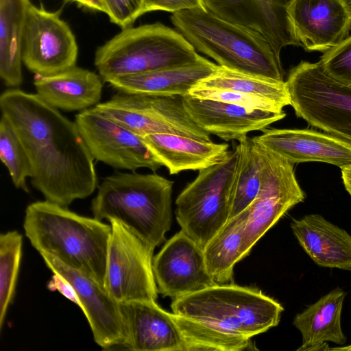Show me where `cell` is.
Returning <instances> with one entry per match:
<instances>
[{
  "label": "cell",
  "instance_id": "6da1fadb",
  "mask_svg": "<svg viewBox=\"0 0 351 351\" xmlns=\"http://www.w3.org/2000/svg\"><path fill=\"white\" fill-rule=\"evenodd\" d=\"M0 108L28 154L31 184L45 200L67 207L95 191V159L75 121L38 94L19 88L2 93Z\"/></svg>",
  "mask_w": 351,
  "mask_h": 351
},
{
  "label": "cell",
  "instance_id": "7a4b0ae2",
  "mask_svg": "<svg viewBox=\"0 0 351 351\" xmlns=\"http://www.w3.org/2000/svg\"><path fill=\"white\" fill-rule=\"evenodd\" d=\"M25 236L40 254H49L104 286L111 225L45 201L29 204Z\"/></svg>",
  "mask_w": 351,
  "mask_h": 351
},
{
  "label": "cell",
  "instance_id": "3957f363",
  "mask_svg": "<svg viewBox=\"0 0 351 351\" xmlns=\"http://www.w3.org/2000/svg\"><path fill=\"white\" fill-rule=\"evenodd\" d=\"M173 184L156 173H116L99 186L93 216L120 221L154 250L171 228Z\"/></svg>",
  "mask_w": 351,
  "mask_h": 351
},
{
  "label": "cell",
  "instance_id": "277c9868",
  "mask_svg": "<svg viewBox=\"0 0 351 351\" xmlns=\"http://www.w3.org/2000/svg\"><path fill=\"white\" fill-rule=\"evenodd\" d=\"M171 22L194 49L218 65L285 81L280 58L258 32L222 19L205 8L173 13Z\"/></svg>",
  "mask_w": 351,
  "mask_h": 351
},
{
  "label": "cell",
  "instance_id": "5b68a950",
  "mask_svg": "<svg viewBox=\"0 0 351 351\" xmlns=\"http://www.w3.org/2000/svg\"><path fill=\"white\" fill-rule=\"evenodd\" d=\"M178 32L161 23L129 27L99 47L94 64L105 82L204 60Z\"/></svg>",
  "mask_w": 351,
  "mask_h": 351
},
{
  "label": "cell",
  "instance_id": "8992f818",
  "mask_svg": "<svg viewBox=\"0 0 351 351\" xmlns=\"http://www.w3.org/2000/svg\"><path fill=\"white\" fill-rule=\"evenodd\" d=\"M174 314L249 338L276 326L284 311L276 300L255 287L215 285L171 304Z\"/></svg>",
  "mask_w": 351,
  "mask_h": 351
},
{
  "label": "cell",
  "instance_id": "52a82bcc",
  "mask_svg": "<svg viewBox=\"0 0 351 351\" xmlns=\"http://www.w3.org/2000/svg\"><path fill=\"white\" fill-rule=\"evenodd\" d=\"M298 117L351 143V86L328 76L319 62L301 61L286 81Z\"/></svg>",
  "mask_w": 351,
  "mask_h": 351
},
{
  "label": "cell",
  "instance_id": "ba28073f",
  "mask_svg": "<svg viewBox=\"0 0 351 351\" xmlns=\"http://www.w3.org/2000/svg\"><path fill=\"white\" fill-rule=\"evenodd\" d=\"M237 158L236 146L222 162L199 170L176 198V218L181 230L203 250L229 220Z\"/></svg>",
  "mask_w": 351,
  "mask_h": 351
},
{
  "label": "cell",
  "instance_id": "9c48e42d",
  "mask_svg": "<svg viewBox=\"0 0 351 351\" xmlns=\"http://www.w3.org/2000/svg\"><path fill=\"white\" fill-rule=\"evenodd\" d=\"M93 108L141 137L173 134L210 141V134L199 127L187 112L183 95L117 91Z\"/></svg>",
  "mask_w": 351,
  "mask_h": 351
},
{
  "label": "cell",
  "instance_id": "30bf717a",
  "mask_svg": "<svg viewBox=\"0 0 351 351\" xmlns=\"http://www.w3.org/2000/svg\"><path fill=\"white\" fill-rule=\"evenodd\" d=\"M104 287L119 303L156 301L158 290L153 271L154 249L116 219L109 221Z\"/></svg>",
  "mask_w": 351,
  "mask_h": 351
},
{
  "label": "cell",
  "instance_id": "8fae6325",
  "mask_svg": "<svg viewBox=\"0 0 351 351\" xmlns=\"http://www.w3.org/2000/svg\"><path fill=\"white\" fill-rule=\"evenodd\" d=\"M256 144L261 160V184L256 197L246 208L244 258L289 210L306 197L296 179L294 164L263 145Z\"/></svg>",
  "mask_w": 351,
  "mask_h": 351
},
{
  "label": "cell",
  "instance_id": "7c38bea8",
  "mask_svg": "<svg viewBox=\"0 0 351 351\" xmlns=\"http://www.w3.org/2000/svg\"><path fill=\"white\" fill-rule=\"evenodd\" d=\"M61 10L51 12L29 3L24 22L22 60L35 75H52L76 66L78 46Z\"/></svg>",
  "mask_w": 351,
  "mask_h": 351
},
{
  "label": "cell",
  "instance_id": "4fadbf2b",
  "mask_svg": "<svg viewBox=\"0 0 351 351\" xmlns=\"http://www.w3.org/2000/svg\"><path fill=\"white\" fill-rule=\"evenodd\" d=\"M75 122L93 158L114 169L135 171L160 169L161 162L143 137L107 118L93 108L82 110Z\"/></svg>",
  "mask_w": 351,
  "mask_h": 351
},
{
  "label": "cell",
  "instance_id": "5bb4252c",
  "mask_svg": "<svg viewBox=\"0 0 351 351\" xmlns=\"http://www.w3.org/2000/svg\"><path fill=\"white\" fill-rule=\"evenodd\" d=\"M40 254L53 274L64 279L74 289L78 306L88 322L95 343L105 350L122 348L125 331L120 304L90 276L64 264L49 254Z\"/></svg>",
  "mask_w": 351,
  "mask_h": 351
},
{
  "label": "cell",
  "instance_id": "9a60e30c",
  "mask_svg": "<svg viewBox=\"0 0 351 351\" xmlns=\"http://www.w3.org/2000/svg\"><path fill=\"white\" fill-rule=\"evenodd\" d=\"M158 293L172 301L216 285L206 265L204 251L180 230L153 258Z\"/></svg>",
  "mask_w": 351,
  "mask_h": 351
},
{
  "label": "cell",
  "instance_id": "2e32d148",
  "mask_svg": "<svg viewBox=\"0 0 351 351\" xmlns=\"http://www.w3.org/2000/svg\"><path fill=\"white\" fill-rule=\"evenodd\" d=\"M294 0H202L206 10L261 34L280 57L282 48L301 46L289 13Z\"/></svg>",
  "mask_w": 351,
  "mask_h": 351
},
{
  "label": "cell",
  "instance_id": "e0dca14e",
  "mask_svg": "<svg viewBox=\"0 0 351 351\" xmlns=\"http://www.w3.org/2000/svg\"><path fill=\"white\" fill-rule=\"evenodd\" d=\"M289 13L306 51L324 53L349 36L351 5L347 0H294Z\"/></svg>",
  "mask_w": 351,
  "mask_h": 351
},
{
  "label": "cell",
  "instance_id": "ac0fdd59",
  "mask_svg": "<svg viewBox=\"0 0 351 351\" xmlns=\"http://www.w3.org/2000/svg\"><path fill=\"white\" fill-rule=\"evenodd\" d=\"M257 143L293 164L322 162L340 168L351 165V143L308 129L264 130Z\"/></svg>",
  "mask_w": 351,
  "mask_h": 351
},
{
  "label": "cell",
  "instance_id": "d6986e66",
  "mask_svg": "<svg viewBox=\"0 0 351 351\" xmlns=\"http://www.w3.org/2000/svg\"><path fill=\"white\" fill-rule=\"evenodd\" d=\"M125 339L122 348L132 350L184 351L180 330L173 313L156 301L119 303Z\"/></svg>",
  "mask_w": 351,
  "mask_h": 351
},
{
  "label": "cell",
  "instance_id": "ffe728a7",
  "mask_svg": "<svg viewBox=\"0 0 351 351\" xmlns=\"http://www.w3.org/2000/svg\"><path fill=\"white\" fill-rule=\"evenodd\" d=\"M184 104L199 127L226 141H239L252 131H263L286 116L284 111L248 108L189 95L184 96Z\"/></svg>",
  "mask_w": 351,
  "mask_h": 351
},
{
  "label": "cell",
  "instance_id": "44dd1931",
  "mask_svg": "<svg viewBox=\"0 0 351 351\" xmlns=\"http://www.w3.org/2000/svg\"><path fill=\"white\" fill-rule=\"evenodd\" d=\"M291 228L316 265L351 271V235L347 231L318 214L294 219Z\"/></svg>",
  "mask_w": 351,
  "mask_h": 351
},
{
  "label": "cell",
  "instance_id": "7402d4cb",
  "mask_svg": "<svg viewBox=\"0 0 351 351\" xmlns=\"http://www.w3.org/2000/svg\"><path fill=\"white\" fill-rule=\"evenodd\" d=\"M143 139L171 175L186 170L199 171L218 164L230 152L228 143L178 134H154Z\"/></svg>",
  "mask_w": 351,
  "mask_h": 351
},
{
  "label": "cell",
  "instance_id": "603a6c76",
  "mask_svg": "<svg viewBox=\"0 0 351 351\" xmlns=\"http://www.w3.org/2000/svg\"><path fill=\"white\" fill-rule=\"evenodd\" d=\"M102 79L95 72L75 66L59 73L35 75L34 85L45 101L66 111L84 110L99 104Z\"/></svg>",
  "mask_w": 351,
  "mask_h": 351
},
{
  "label": "cell",
  "instance_id": "cb8c5ba5",
  "mask_svg": "<svg viewBox=\"0 0 351 351\" xmlns=\"http://www.w3.org/2000/svg\"><path fill=\"white\" fill-rule=\"evenodd\" d=\"M346 295L337 287L295 316L293 324L302 338L297 351L328 350L327 341L338 345L346 342L341 321Z\"/></svg>",
  "mask_w": 351,
  "mask_h": 351
},
{
  "label": "cell",
  "instance_id": "d4e9b609",
  "mask_svg": "<svg viewBox=\"0 0 351 351\" xmlns=\"http://www.w3.org/2000/svg\"><path fill=\"white\" fill-rule=\"evenodd\" d=\"M218 66L204 58L193 64L119 77L108 83L119 92L184 96Z\"/></svg>",
  "mask_w": 351,
  "mask_h": 351
},
{
  "label": "cell",
  "instance_id": "484cf974",
  "mask_svg": "<svg viewBox=\"0 0 351 351\" xmlns=\"http://www.w3.org/2000/svg\"><path fill=\"white\" fill-rule=\"evenodd\" d=\"M29 0H0V76L13 88L23 82L22 40Z\"/></svg>",
  "mask_w": 351,
  "mask_h": 351
},
{
  "label": "cell",
  "instance_id": "4316f807",
  "mask_svg": "<svg viewBox=\"0 0 351 351\" xmlns=\"http://www.w3.org/2000/svg\"><path fill=\"white\" fill-rule=\"evenodd\" d=\"M247 210L231 218L204 248L208 272L216 285L233 283L234 267L244 258Z\"/></svg>",
  "mask_w": 351,
  "mask_h": 351
},
{
  "label": "cell",
  "instance_id": "83f0119b",
  "mask_svg": "<svg viewBox=\"0 0 351 351\" xmlns=\"http://www.w3.org/2000/svg\"><path fill=\"white\" fill-rule=\"evenodd\" d=\"M196 86L206 88L232 90L271 101L282 108L291 105L286 81L232 71L221 66Z\"/></svg>",
  "mask_w": 351,
  "mask_h": 351
},
{
  "label": "cell",
  "instance_id": "f1b7e54d",
  "mask_svg": "<svg viewBox=\"0 0 351 351\" xmlns=\"http://www.w3.org/2000/svg\"><path fill=\"white\" fill-rule=\"evenodd\" d=\"M238 141V158L230 188L229 219L251 204L261 184V160L256 143L247 136Z\"/></svg>",
  "mask_w": 351,
  "mask_h": 351
},
{
  "label": "cell",
  "instance_id": "f546056e",
  "mask_svg": "<svg viewBox=\"0 0 351 351\" xmlns=\"http://www.w3.org/2000/svg\"><path fill=\"white\" fill-rule=\"evenodd\" d=\"M173 317L182 335L184 351L256 349L252 338L228 332L207 323L174 313Z\"/></svg>",
  "mask_w": 351,
  "mask_h": 351
},
{
  "label": "cell",
  "instance_id": "4dcf8cb0",
  "mask_svg": "<svg viewBox=\"0 0 351 351\" xmlns=\"http://www.w3.org/2000/svg\"><path fill=\"white\" fill-rule=\"evenodd\" d=\"M23 237L16 230L0 235V329L13 300L22 257Z\"/></svg>",
  "mask_w": 351,
  "mask_h": 351
},
{
  "label": "cell",
  "instance_id": "1f68e13d",
  "mask_svg": "<svg viewBox=\"0 0 351 351\" xmlns=\"http://www.w3.org/2000/svg\"><path fill=\"white\" fill-rule=\"evenodd\" d=\"M0 158L15 187L28 192L26 179L32 175L30 160L14 126L3 114L0 120Z\"/></svg>",
  "mask_w": 351,
  "mask_h": 351
},
{
  "label": "cell",
  "instance_id": "d6a6232c",
  "mask_svg": "<svg viewBox=\"0 0 351 351\" xmlns=\"http://www.w3.org/2000/svg\"><path fill=\"white\" fill-rule=\"evenodd\" d=\"M189 95L204 99H210L237 105L248 108L263 110L274 112H283L282 108L268 100L238 92L199 87L195 85Z\"/></svg>",
  "mask_w": 351,
  "mask_h": 351
},
{
  "label": "cell",
  "instance_id": "836d02e7",
  "mask_svg": "<svg viewBox=\"0 0 351 351\" xmlns=\"http://www.w3.org/2000/svg\"><path fill=\"white\" fill-rule=\"evenodd\" d=\"M319 62L331 78L351 86V36L324 52Z\"/></svg>",
  "mask_w": 351,
  "mask_h": 351
},
{
  "label": "cell",
  "instance_id": "e575fe53",
  "mask_svg": "<svg viewBox=\"0 0 351 351\" xmlns=\"http://www.w3.org/2000/svg\"><path fill=\"white\" fill-rule=\"evenodd\" d=\"M110 21L122 29L131 27L143 14V0H103Z\"/></svg>",
  "mask_w": 351,
  "mask_h": 351
},
{
  "label": "cell",
  "instance_id": "d590c367",
  "mask_svg": "<svg viewBox=\"0 0 351 351\" xmlns=\"http://www.w3.org/2000/svg\"><path fill=\"white\" fill-rule=\"evenodd\" d=\"M196 8H205L202 0H143V14L155 10L173 14Z\"/></svg>",
  "mask_w": 351,
  "mask_h": 351
},
{
  "label": "cell",
  "instance_id": "8d00e7d4",
  "mask_svg": "<svg viewBox=\"0 0 351 351\" xmlns=\"http://www.w3.org/2000/svg\"><path fill=\"white\" fill-rule=\"evenodd\" d=\"M48 288L51 291H58L64 297L78 305V300L74 289L67 281L58 275L53 274L48 283Z\"/></svg>",
  "mask_w": 351,
  "mask_h": 351
},
{
  "label": "cell",
  "instance_id": "74e56055",
  "mask_svg": "<svg viewBox=\"0 0 351 351\" xmlns=\"http://www.w3.org/2000/svg\"><path fill=\"white\" fill-rule=\"evenodd\" d=\"M77 3V5L101 12H106V7L103 0H66Z\"/></svg>",
  "mask_w": 351,
  "mask_h": 351
},
{
  "label": "cell",
  "instance_id": "f35d334b",
  "mask_svg": "<svg viewBox=\"0 0 351 351\" xmlns=\"http://www.w3.org/2000/svg\"><path fill=\"white\" fill-rule=\"evenodd\" d=\"M341 171L344 187L351 196V165L341 168Z\"/></svg>",
  "mask_w": 351,
  "mask_h": 351
},
{
  "label": "cell",
  "instance_id": "ab89813d",
  "mask_svg": "<svg viewBox=\"0 0 351 351\" xmlns=\"http://www.w3.org/2000/svg\"><path fill=\"white\" fill-rule=\"evenodd\" d=\"M347 1L350 3V5H351V0H347Z\"/></svg>",
  "mask_w": 351,
  "mask_h": 351
}]
</instances>
